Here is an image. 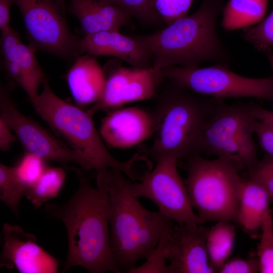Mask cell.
<instances>
[{
    "mask_svg": "<svg viewBox=\"0 0 273 273\" xmlns=\"http://www.w3.org/2000/svg\"><path fill=\"white\" fill-rule=\"evenodd\" d=\"M114 5L148 26H157L163 22L156 11L153 0H103Z\"/></svg>",
    "mask_w": 273,
    "mask_h": 273,
    "instance_id": "obj_25",
    "label": "cell"
},
{
    "mask_svg": "<svg viewBox=\"0 0 273 273\" xmlns=\"http://www.w3.org/2000/svg\"><path fill=\"white\" fill-rule=\"evenodd\" d=\"M41 92L30 99L39 116L67 144L82 155L91 169L97 172L108 168H118L133 180L139 178L134 166L145 161L139 154L126 161L114 158L105 146L94 123L92 116L78 107L57 96L47 79L42 83Z\"/></svg>",
    "mask_w": 273,
    "mask_h": 273,
    "instance_id": "obj_5",
    "label": "cell"
},
{
    "mask_svg": "<svg viewBox=\"0 0 273 273\" xmlns=\"http://www.w3.org/2000/svg\"><path fill=\"white\" fill-rule=\"evenodd\" d=\"M23 18L30 46L67 61L83 53L81 38L71 32L66 19V0H13Z\"/></svg>",
    "mask_w": 273,
    "mask_h": 273,
    "instance_id": "obj_9",
    "label": "cell"
},
{
    "mask_svg": "<svg viewBox=\"0 0 273 273\" xmlns=\"http://www.w3.org/2000/svg\"><path fill=\"white\" fill-rule=\"evenodd\" d=\"M248 178L259 184L273 198V158L265 155L248 170Z\"/></svg>",
    "mask_w": 273,
    "mask_h": 273,
    "instance_id": "obj_31",
    "label": "cell"
},
{
    "mask_svg": "<svg viewBox=\"0 0 273 273\" xmlns=\"http://www.w3.org/2000/svg\"><path fill=\"white\" fill-rule=\"evenodd\" d=\"M232 222L218 221L208 230L207 251L210 265L215 272L230 258L233 251L236 234Z\"/></svg>",
    "mask_w": 273,
    "mask_h": 273,
    "instance_id": "obj_22",
    "label": "cell"
},
{
    "mask_svg": "<svg viewBox=\"0 0 273 273\" xmlns=\"http://www.w3.org/2000/svg\"><path fill=\"white\" fill-rule=\"evenodd\" d=\"M69 10L80 23L84 36L105 31H119L131 25V16L103 0H71Z\"/></svg>",
    "mask_w": 273,
    "mask_h": 273,
    "instance_id": "obj_17",
    "label": "cell"
},
{
    "mask_svg": "<svg viewBox=\"0 0 273 273\" xmlns=\"http://www.w3.org/2000/svg\"><path fill=\"white\" fill-rule=\"evenodd\" d=\"M222 3V0H203L195 13L163 29L132 36L153 55V68L158 72L171 66L197 67L204 62L227 65L230 55L216 27Z\"/></svg>",
    "mask_w": 273,
    "mask_h": 273,
    "instance_id": "obj_3",
    "label": "cell"
},
{
    "mask_svg": "<svg viewBox=\"0 0 273 273\" xmlns=\"http://www.w3.org/2000/svg\"><path fill=\"white\" fill-rule=\"evenodd\" d=\"M168 80L154 113L156 134L148 154L156 161L166 156L186 160L198 154L205 124L222 100L196 94Z\"/></svg>",
    "mask_w": 273,
    "mask_h": 273,
    "instance_id": "obj_4",
    "label": "cell"
},
{
    "mask_svg": "<svg viewBox=\"0 0 273 273\" xmlns=\"http://www.w3.org/2000/svg\"><path fill=\"white\" fill-rule=\"evenodd\" d=\"M106 76L103 94L87 112L93 116L99 110L118 108L130 102L153 97L164 78L153 67L138 68L114 65Z\"/></svg>",
    "mask_w": 273,
    "mask_h": 273,
    "instance_id": "obj_12",
    "label": "cell"
},
{
    "mask_svg": "<svg viewBox=\"0 0 273 273\" xmlns=\"http://www.w3.org/2000/svg\"><path fill=\"white\" fill-rule=\"evenodd\" d=\"M251 111L256 120L265 122L273 127V111L257 105L251 104Z\"/></svg>",
    "mask_w": 273,
    "mask_h": 273,
    "instance_id": "obj_36",
    "label": "cell"
},
{
    "mask_svg": "<svg viewBox=\"0 0 273 273\" xmlns=\"http://www.w3.org/2000/svg\"><path fill=\"white\" fill-rule=\"evenodd\" d=\"M121 170L97 172V184L105 191L109 207L110 243L121 272L130 271L157 247L170 219L159 211L146 208L130 189V181Z\"/></svg>",
    "mask_w": 273,
    "mask_h": 273,
    "instance_id": "obj_2",
    "label": "cell"
},
{
    "mask_svg": "<svg viewBox=\"0 0 273 273\" xmlns=\"http://www.w3.org/2000/svg\"><path fill=\"white\" fill-rule=\"evenodd\" d=\"M257 249L260 272L273 273V218L270 210L264 216Z\"/></svg>",
    "mask_w": 273,
    "mask_h": 273,
    "instance_id": "obj_26",
    "label": "cell"
},
{
    "mask_svg": "<svg viewBox=\"0 0 273 273\" xmlns=\"http://www.w3.org/2000/svg\"><path fill=\"white\" fill-rule=\"evenodd\" d=\"M170 220L167 224L162 237L155 250L147 261L132 269L130 273L167 272L169 273V265L166 263L165 249L168 239V230Z\"/></svg>",
    "mask_w": 273,
    "mask_h": 273,
    "instance_id": "obj_29",
    "label": "cell"
},
{
    "mask_svg": "<svg viewBox=\"0 0 273 273\" xmlns=\"http://www.w3.org/2000/svg\"><path fill=\"white\" fill-rule=\"evenodd\" d=\"M271 198L259 184L243 179L238 210L237 222L247 232L260 229L263 218L269 211Z\"/></svg>",
    "mask_w": 273,
    "mask_h": 273,
    "instance_id": "obj_19",
    "label": "cell"
},
{
    "mask_svg": "<svg viewBox=\"0 0 273 273\" xmlns=\"http://www.w3.org/2000/svg\"><path fill=\"white\" fill-rule=\"evenodd\" d=\"M82 53L93 56H110L138 68L153 67L154 57L132 36L119 31H105L84 36L81 40Z\"/></svg>",
    "mask_w": 273,
    "mask_h": 273,
    "instance_id": "obj_16",
    "label": "cell"
},
{
    "mask_svg": "<svg viewBox=\"0 0 273 273\" xmlns=\"http://www.w3.org/2000/svg\"><path fill=\"white\" fill-rule=\"evenodd\" d=\"M27 190L16 176L13 166L0 163V199L16 217L20 201Z\"/></svg>",
    "mask_w": 273,
    "mask_h": 273,
    "instance_id": "obj_24",
    "label": "cell"
},
{
    "mask_svg": "<svg viewBox=\"0 0 273 273\" xmlns=\"http://www.w3.org/2000/svg\"><path fill=\"white\" fill-rule=\"evenodd\" d=\"M78 187L62 204L49 203L48 217L60 220L68 236V252L63 272L79 266L91 273L121 272L114 260L110 243L109 207L103 188L94 187L81 171L74 169Z\"/></svg>",
    "mask_w": 273,
    "mask_h": 273,
    "instance_id": "obj_1",
    "label": "cell"
},
{
    "mask_svg": "<svg viewBox=\"0 0 273 273\" xmlns=\"http://www.w3.org/2000/svg\"><path fill=\"white\" fill-rule=\"evenodd\" d=\"M156 161L155 167L143 175L140 183L130 181L131 193L138 198L151 200L163 215L178 224L204 223L191 205L185 183L177 170V159L166 156Z\"/></svg>",
    "mask_w": 273,
    "mask_h": 273,
    "instance_id": "obj_10",
    "label": "cell"
},
{
    "mask_svg": "<svg viewBox=\"0 0 273 273\" xmlns=\"http://www.w3.org/2000/svg\"><path fill=\"white\" fill-rule=\"evenodd\" d=\"M47 161L32 153L26 152L17 164L13 166L18 179L28 189L43 174Z\"/></svg>",
    "mask_w": 273,
    "mask_h": 273,
    "instance_id": "obj_27",
    "label": "cell"
},
{
    "mask_svg": "<svg viewBox=\"0 0 273 273\" xmlns=\"http://www.w3.org/2000/svg\"><path fill=\"white\" fill-rule=\"evenodd\" d=\"M4 243L1 265L15 267L21 273H56L58 262L36 243L35 235L20 226L5 223L3 226Z\"/></svg>",
    "mask_w": 273,
    "mask_h": 273,
    "instance_id": "obj_14",
    "label": "cell"
},
{
    "mask_svg": "<svg viewBox=\"0 0 273 273\" xmlns=\"http://www.w3.org/2000/svg\"><path fill=\"white\" fill-rule=\"evenodd\" d=\"M1 51L4 61H13L20 69L27 83L26 93L29 99L36 97L39 86L46 78L35 57V52L21 40L3 47Z\"/></svg>",
    "mask_w": 273,
    "mask_h": 273,
    "instance_id": "obj_20",
    "label": "cell"
},
{
    "mask_svg": "<svg viewBox=\"0 0 273 273\" xmlns=\"http://www.w3.org/2000/svg\"><path fill=\"white\" fill-rule=\"evenodd\" d=\"M0 117L15 132L26 152L47 162H72L84 169H91L82 155L20 112L10 98V90L3 85L0 90Z\"/></svg>",
    "mask_w": 273,
    "mask_h": 273,
    "instance_id": "obj_11",
    "label": "cell"
},
{
    "mask_svg": "<svg viewBox=\"0 0 273 273\" xmlns=\"http://www.w3.org/2000/svg\"><path fill=\"white\" fill-rule=\"evenodd\" d=\"M185 181L191 205L204 222H237L243 181L241 169L222 158L210 160L200 154L186 160Z\"/></svg>",
    "mask_w": 273,
    "mask_h": 273,
    "instance_id": "obj_6",
    "label": "cell"
},
{
    "mask_svg": "<svg viewBox=\"0 0 273 273\" xmlns=\"http://www.w3.org/2000/svg\"><path fill=\"white\" fill-rule=\"evenodd\" d=\"M66 80L74 101L82 107L95 104L100 100L106 76L94 56L81 55L68 70Z\"/></svg>",
    "mask_w": 273,
    "mask_h": 273,
    "instance_id": "obj_18",
    "label": "cell"
},
{
    "mask_svg": "<svg viewBox=\"0 0 273 273\" xmlns=\"http://www.w3.org/2000/svg\"><path fill=\"white\" fill-rule=\"evenodd\" d=\"M12 130L9 125L0 117V149L2 151L9 150L17 139Z\"/></svg>",
    "mask_w": 273,
    "mask_h": 273,
    "instance_id": "obj_34",
    "label": "cell"
},
{
    "mask_svg": "<svg viewBox=\"0 0 273 273\" xmlns=\"http://www.w3.org/2000/svg\"><path fill=\"white\" fill-rule=\"evenodd\" d=\"M220 273H257L260 272L256 255L248 258L235 257L229 258L218 269Z\"/></svg>",
    "mask_w": 273,
    "mask_h": 273,
    "instance_id": "obj_32",
    "label": "cell"
},
{
    "mask_svg": "<svg viewBox=\"0 0 273 273\" xmlns=\"http://www.w3.org/2000/svg\"><path fill=\"white\" fill-rule=\"evenodd\" d=\"M251 104L228 105L221 101L208 119L198 154L229 160L241 170H248L258 161L253 139L256 119Z\"/></svg>",
    "mask_w": 273,
    "mask_h": 273,
    "instance_id": "obj_7",
    "label": "cell"
},
{
    "mask_svg": "<svg viewBox=\"0 0 273 273\" xmlns=\"http://www.w3.org/2000/svg\"><path fill=\"white\" fill-rule=\"evenodd\" d=\"M161 76L196 94L218 100L253 98L273 101V77L251 78L231 71L227 65L185 68L171 66Z\"/></svg>",
    "mask_w": 273,
    "mask_h": 273,
    "instance_id": "obj_8",
    "label": "cell"
},
{
    "mask_svg": "<svg viewBox=\"0 0 273 273\" xmlns=\"http://www.w3.org/2000/svg\"><path fill=\"white\" fill-rule=\"evenodd\" d=\"M65 178L66 172L62 168L47 166L38 181L27 190L25 196L37 209L58 195Z\"/></svg>",
    "mask_w": 273,
    "mask_h": 273,
    "instance_id": "obj_23",
    "label": "cell"
},
{
    "mask_svg": "<svg viewBox=\"0 0 273 273\" xmlns=\"http://www.w3.org/2000/svg\"><path fill=\"white\" fill-rule=\"evenodd\" d=\"M254 132L265 154L273 158V127L256 119L254 123Z\"/></svg>",
    "mask_w": 273,
    "mask_h": 273,
    "instance_id": "obj_33",
    "label": "cell"
},
{
    "mask_svg": "<svg viewBox=\"0 0 273 273\" xmlns=\"http://www.w3.org/2000/svg\"><path fill=\"white\" fill-rule=\"evenodd\" d=\"M242 36L257 51L264 53L273 48V11L258 24L243 29Z\"/></svg>",
    "mask_w": 273,
    "mask_h": 273,
    "instance_id": "obj_28",
    "label": "cell"
},
{
    "mask_svg": "<svg viewBox=\"0 0 273 273\" xmlns=\"http://www.w3.org/2000/svg\"><path fill=\"white\" fill-rule=\"evenodd\" d=\"M13 0H0V29L4 30L10 26V8Z\"/></svg>",
    "mask_w": 273,
    "mask_h": 273,
    "instance_id": "obj_35",
    "label": "cell"
},
{
    "mask_svg": "<svg viewBox=\"0 0 273 273\" xmlns=\"http://www.w3.org/2000/svg\"><path fill=\"white\" fill-rule=\"evenodd\" d=\"M209 228L201 224H173L170 222L165 256L169 273H213L207 254Z\"/></svg>",
    "mask_w": 273,
    "mask_h": 273,
    "instance_id": "obj_13",
    "label": "cell"
},
{
    "mask_svg": "<svg viewBox=\"0 0 273 273\" xmlns=\"http://www.w3.org/2000/svg\"><path fill=\"white\" fill-rule=\"evenodd\" d=\"M267 0H229L222 9L221 25L226 31L253 26L264 18Z\"/></svg>",
    "mask_w": 273,
    "mask_h": 273,
    "instance_id": "obj_21",
    "label": "cell"
},
{
    "mask_svg": "<svg viewBox=\"0 0 273 273\" xmlns=\"http://www.w3.org/2000/svg\"><path fill=\"white\" fill-rule=\"evenodd\" d=\"M154 114L130 107L110 112L103 119L99 133L109 147L126 148L145 141L155 132Z\"/></svg>",
    "mask_w": 273,
    "mask_h": 273,
    "instance_id": "obj_15",
    "label": "cell"
},
{
    "mask_svg": "<svg viewBox=\"0 0 273 273\" xmlns=\"http://www.w3.org/2000/svg\"><path fill=\"white\" fill-rule=\"evenodd\" d=\"M194 0H153L155 8L166 26L187 16Z\"/></svg>",
    "mask_w": 273,
    "mask_h": 273,
    "instance_id": "obj_30",
    "label": "cell"
},
{
    "mask_svg": "<svg viewBox=\"0 0 273 273\" xmlns=\"http://www.w3.org/2000/svg\"><path fill=\"white\" fill-rule=\"evenodd\" d=\"M263 53L266 56L273 72V50L272 49L268 50Z\"/></svg>",
    "mask_w": 273,
    "mask_h": 273,
    "instance_id": "obj_37",
    "label": "cell"
}]
</instances>
